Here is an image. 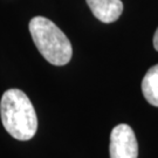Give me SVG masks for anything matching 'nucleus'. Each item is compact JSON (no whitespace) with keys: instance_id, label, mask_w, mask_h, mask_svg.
<instances>
[{"instance_id":"nucleus-1","label":"nucleus","mask_w":158,"mask_h":158,"mask_svg":"<svg viewBox=\"0 0 158 158\" xmlns=\"http://www.w3.org/2000/svg\"><path fill=\"white\" fill-rule=\"evenodd\" d=\"M1 122L18 141H29L36 134L38 117L28 96L20 89H8L0 101Z\"/></svg>"},{"instance_id":"nucleus-2","label":"nucleus","mask_w":158,"mask_h":158,"mask_svg":"<svg viewBox=\"0 0 158 158\" xmlns=\"http://www.w3.org/2000/svg\"><path fill=\"white\" fill-rule=\"evenodd\" d=\"M29 32L40 54L54 66L67 64L73 55L70 41L55 23L45 17H34Z\"/></svg>"},{"instance_id":"nucleus-3","label":"nucleus","mask_w":158,"mask_h":158,"mask_svg":"<svg viewBox=\"0 0 158 158\" xmlns=\"http://www.w3.org/2000/svg\"><path fill=\"white\" fill-rule=\"evenodd\" d=\"M109 151L110 158H137L138 144L130 125L118 124L111 130Z\"/></svg>"},{"instance_id":"nucleus-4","label":"nucleus","mask_w":158,"mask_h":158,"mask_svg":"<svg viewBox=\"0 0 158 158\" xmlns=\"http://www.w3.org/2000/svg\"><path fill=\"white\" fill-rule=\"evenodd\" d=\"M85 1L96 19H98L104 23H111L116 21L123 12V2L121 0H85Z\"/></svg>"},{"instance_id":"nucleus-5","label":"nucleus","mask_w":158,"mask_h":158,"mask_svg":"<svg viewBox=\"0 0 158 158\" xmlns=\"http://www.w3.org/2000/svg\"><path fill=\"white\" fill-rule=\"evenodd\" d=\"M142 93L150 104L158 107V64L150 68L143 77Z\"/></svg>"},{"instance_id":"nucleus-6","label":"nucleus","mask_w":158,"mask_h":158,"mask_svg":"<svg viewBox=\"0 0 158 158\" xmlns=\"http://www.w3.org/2000/svg\"><path fill=\"white\" fill-rule=\"evenodd\" d=\"M153 47H155V49L158 52V28L156 31V33L153 35Z\"/></svg>"}]
</instances>
